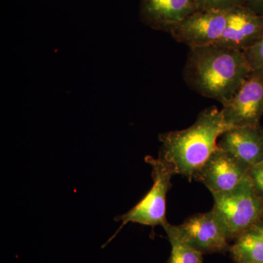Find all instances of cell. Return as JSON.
<instances>
[{
    "instance_id": "1",
    "label": "cell",
    "mask_w": 263,
    "mask_h": 263,
    "mask_svg": "<svg viewBox=\"0 0 263 263\" xmlns=\"http://www.w3.org/2000/svg\"><path fill=\"white\" fill-rule=\"evenodd\" d=\"M252 70L243 51L214 44L190 48L183 79L197 94L224 105Z\"/></svg>"
},
{
    "instance_id": "2",
    "label": "cell",
    "mask_w": 263,
    "mask_h": 263,
    "mask_svg": "<svg viewBox=\"0 0 263 263\" xmlns=\"http://www.w3.org/2000/svg\"><path fill=\"white\" fill-rule=\"evenodd\" d=\"M221 110L205 109L190 127L160 135L162 146L159 157L171 166L175 174L193 181L194 175L217 148V142L230 129Z\"/></svg>"
},
{
    "instance_id": "3",
    "label": "cell",
    "mask_w": 263,
    "mask_h": 263,
    "mask_svg": "<svg viewBox=\"0 0 263 263\" xmlns=\"http://www.w3.org/2000/svg\"><path fill=\"white\" fill-rule=\"evenodd\" d=\"M212 195V209L222 221L229 240L263 219V200L256 193L249 174L236 187Z\"/></svg>"
},
{
    "instance_id": "4",
    "label": "cell",
    "mask_w": 263,
    "mask_h": 263,
    "mask_svg": "<svg viewBox=\"0 0 263 263\" xmlns=\"http://www.w3.org/2000/svg\"><path fill=\"white\" fill-rule=\"evenodd\" d=\"M146 163L152 167L153 185L149 191L129 212L118 216L116 221H121L122 227L127 223H138L142 226H162L167 223L166 219V198L171 190V179L175 174L171 166L158 157H145Z\"/></svg>"
},
{
    "instance_id": "5",
    "label": "cell",
    "mask_w": 263,
    "mask_h": 263,
    "mask_svg": "<svg viewBox=\"0 0 263 263\" xmlns=\"http://www.w3.org/2000/svg\"><path fill=\"white\" fill-rule=\"evenodd\" d=\"M230 11L197 10L171 27L167 32L190 48L215 44L226 28Z\"/></svg>"
},
{
    "instance_id": "6",
    "label": "cell",
    "mask_w": 263,
    "mask_h": 263,
    "mask_svg": "<svg viewBox=\"0 0 263 263\" xmlns=\"http://www.w3.org/2000/svg\"><path fill=\"white\" fill-rule=\"evenodd\" d=\"M221 110L230 127H259L263 117V70H252Z\"/></svg>"
},
{
    "instance_id": "7",
    "label": "cell",
    "mask_w": 263,
    "mask_h": 263,
    "mask_svg": "<svg viewBox=\"0 0 263 263\" xmlns=\"http://www.w3.org/2000/svg\"><path fill=\"white\" fill-rule=\"evenodd\" d=\"M174 228L181 239L202 254L229 252L226 228L213 209L191 216Z\"/></svg>"
},
{
    "instance_id": "8",
    "label": "cell",
    "mask_w": 263,
    "mask_h": 263,
    "mask_svg": "<svg viewBox=\"0 0 263 263\" xmlns=\"http://www.w3.org/2000/svg\"><path fill=\"white\" fill-rule=\"evenodd\" d=\"M249 171L248 166L217 146L194 175L193 179L215 195L236 187L248 176Z\"/></svg>"
},
{
    "instance_id": "9",
    "label": "cell",
    "mask_w": 263,
    "mask_h": 263,
    "mask_svg": "<svg viewBox=\"0 0 263 263\" xmlns=\"http://www.w3.org/2000/svg\"><path fill=\"white\" fill-rule=\"evenodd\" d=\"M262 34L263 15L245 7H238L230 10L226 28L215 44L243 51L257 42Z\"/></svg>"
},
{
    "instance_id": "10",
    "label": "cell",
    "mask_w": 263,
    "mask_h": 263,
    "mask_svg": "<svg viewBox=\"0 0 263 263\" xmlns=\"http://www.w3.org/2000/svg\"><path fill=\"white\" fill-rule=\"evenodd\" d=\"M217 146L248 166L263 161V136L260 126L230 127L219 137Z\"/></svg>"
},
{
    "instance_id": "11",
    "label": "cell",
    "mask_w": 263,
    "mask_h": 263,
    "mask_svg": "<svg viewBox=\"0 0 263 263\" xmlns=\"http://www.w3.org/2000/svg\"><path fill=\"white\" fill-rule=\"evenodd\" d=\"M196 10L195 0H141L143 22L152 28L167 32Z\"/></svg>"
},
{
    "instance_id": "12",
    "label": "cell",
    "mask_w": 263,
    "mask_h": 263,
    "mask_svg": "<svg viewBox=\"0 0 263 263\" xmlns=\"http://www.w3.org/2000/svg\"><path fill=\"white\" fill-rule=\"evenodd\" d=\"M229 252L236 263H263V219L237 237Z\"/></svg>"
},
{
    "instance_id": "13",
    "label": "cell",
    "mask_w": 263,
    "mask_h": 263,
    "mask_svg": "<svg viewBox=\"0 0 263 263\" xmlns=\"http://www.w3.org/2000/svg\"><path fill=\"white\" fill-rule=\"evenodd\" d=\"M163 228L171 245V254L167 263H202L203 254L181 239L173 224L167 222Z\"/></svg>"
},
{
    "instance_id": "14",
    "label": "cell",
    "mask_w": 263,
    "mask_h": 263,
    "mask_svg": "<svg viewBox=\"0 0 263 263\" xmlns=\"http://www.w3.org/2000/svg\"><path fill=\"white\" fill-rule=\"evenodd\" d=\"M199 10H223L228 11L243 7V0H195Z\"/></svg>"
},
{
    "instance_id": "15",
    "label": "cell",
    "mask_w": 263,
    "mask_h": 263,
    "mask_svg": "<svg viewBox=\"0 0 263 263\" xmlns=\"http://www.w3.org/2000/svg\"><path fill=\"white\" fill-rule=\"evenodd\" d=\"M243 52L252 70H263V34L257 42Z\"/></svg>"
},
{
    "instance_id": "16",
    "label": "cell",
    "mask_w": 263,
    "mask_h": 263,
    "mask_svg": "<svg viewBox=\"0 0 263 263\" xmlns=\"http://www.w3.org/2000/svg\"><path fill=\"white\" fill-rule=\"evenodd\" d=\"M249 176L256 193L263 200V161L249 168Z\"/></svg>"
},
{
    "instance_id": "17",
    "label": "cell",
    "mask_w": 263,
    "mask_h": 263,
    "mask_svg": "<svg viewBox=\"0 0 263 263\" xmlns=\"http://www.w3.org/2000/svg\"><path fill=\"white\" fill-rule=\"evenodd\" d=\"M243 7L257 14L263 15V0H243Z\"/></svg>"
},
{
    "instance_id": "18",
    "label": "cell",
    "mask_w": 263,
    "mask_h": 263,
    "mask_svg": "<svg viewBox=\"0 0 263 263\" xmlns=\"http://www.w3.org/2000/svg\"><path fill=\"white\" fill-rule=\"evenodd\" d=\"M260 132H261V133H262V136H263V129H262V128L260 127Z\"/></svg>"
}]
</instances>
